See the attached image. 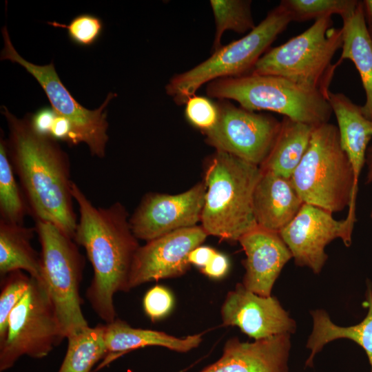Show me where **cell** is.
Returning <instances> with one entry per match:
<instances>
[{
    "label": "cell",
    "instance_id": "1",
    "mask_svg": "<svg viewBox=\"0 0 372 372\" xmlns=\"http://www.w3.org/2000/svg\"><path fill=\"white\" fill-rule=\"evenodd\" d=\"M8 128L6 150L35 220L50 222L73 238L77 215L74 210L68 154L57 141L38 133L29 113L19 118L1 106Z\"/></svg>",
    "mask_w": 372,
    "mask_h": 372
},
{
    "label": "cell",
    "instance_id": "10",
    "mask_svg": "<svg viewBox=\"0 0 372 372\" xmlns=\"http://www.w3.org/2000/svg\"><path fill=\"white\" fill-rule=\"evenodd\" d=\"M3 48L1 60L18 63L25 69L44 90L51 107L55 112L69 120L76 145L84 143L90 154L99 158L105 156L107 135V113L105 110L110 101L117 96L109 92L105 100L97 109L90 110L82 106L65 87L59 79L53 62L38 65L23 59L16 50L10 38L6 26L1 30Z\"/></svg>",
    "mask_w": 372,
    "mask_h": 372
},
{
    "label": "cell",
    "instance_id": "33",
    "mask_svg": "<svg viewBox=\"0 0 372 372\" xmlns=\"http://www.w3.org/2000/svg\"><path fill=\"white\" fill-rule=\"evenodd\" d=\"M57 113L52 107H42L34 114L29 113L33 128L39 134L50 136V131Z\"/></svg>",
    "mask_w": 372,
    "mask_h": 372
},
{
    "label": "cell",
    "instance_id": "18",
    "mask_svg": "<svg viewBox=\"0 0 372 372\" xmlns=\"http://www.w3.org/2000/svg\"><path fill=\"white\" fill-rule=\"evenodd\" d=\"M261 172L253 196L254 217L259 228L279 234L304 203L291 178Z\"/></svg>",
    "mask_w": 372,
    "mask_h": 372
},
{
    "label": "cell",
    "instance_id": "23",
    "mask_svg": "<svg viewBox=\"0 0 372 372\" xmlns=\"http://www.w3.org/2000/svg\"><path fill=\"white\" fill-rule=\"evenodd\" d=\"M314 128L284 116L273 145L259 167L261 171L291 178L309 147Z\"/></svg>",
    "mask_w": 372,
    "mask_h": 372
},
{
    "label": "cell",
    "instance_id": "27",
    "mask_svg": "<svg viewBox=\"0 0 372 372\" xmlns=\"http://www.w3.org/2000/svg\"><path fill=\"white\" fill-rule=\"evenodd\" d=\"M250 0H211L216 32L212 52L220 48L221 38L227 30L239 34L250 32L255 27Z\"/></svg>",
    "mask_w": 372,
    "mask_h": 372
},
{
    "label": "cell",
    "instance_id": "2",
    "mask_svg": "<svg viewBox=\"0 0 372 372\" xmlns=\"http://www.w3.org/2000/svg\"><path fill=\"white\" fill-rule=\"evenodd\" d=\"M72 194L79 211L73 240L85 249L94 271L86 297L96 314L108 324L116 319L114 295L130 291V269L140 247L138 238L120 202L96 207L74 181Z\"/></svg>",
    "mask_w": 372,
    "mask_h": 372
},
{
    "label": "cell",
    "instance_id": "30",
    "mask_svg": "<svg viewBox=\"0 0 372 372\" xmlns=\"http://www.w3.org/2000/svg\"><path fill=\"white\" fill-rule=\"evenodd\" d=\"M48 23L55 28L67 30L70 40L74 44L89 47L94 45L101 37L103 30V22L92 14L83 13L74 17L69 24L52 21Z\"/></svg>",
    "mask_w": 372,
    "mask_h": 372
},
{
    "label": "cell",
    "instance_id": "6",
    "mask_svg": "<svg viewBox=\"0 0 372 372\" xmlns=\"http://www.w3.org/2000/svg\"><path fill=\"white\" fill-rule=\"evenodd\" d=\"M332 17L314 21L309 28L284 43L270 48L251 73L278 76L317 90L327 98L335 69L336 52L342 48V28H334Z\"/></svg>",
    "mask_w": 372,
    "mask_h": 372
},
{
    "label": "cell",
    "instance_id": "38",
    "mask_svg": "<svg viewBox=\"0 0 372 372\" xmlns=\"http://www.w3.org/2000/svg\"><path fill=\"white\" fill-rule=\"evenodd\" d=\"M366 183L372 182V145L368 148L366 157Z\"/></svg>",
    "mask_w": 372,
    "mask_h": 372
},
{
    "label": "cell",
    "instance_id": "28",
    "mask_svg": "<svg viewBox=\"0 0 372 372\" xmlns=\"http://www.w3.org/2000/svg\"><path fill=\"white\" fill-rule=\"evenodd\" d=\"M358 0H282L281 3L288 12L291 21L304 22L332 17H341L352 10Z\"/></svg>",
    "mask_w": 372,
    "mask_h": 372
},
{
    "label": "cell",
    "instance_id": "12",
    "mask_svg": "<svg viewBox=\"0 0 372 372\" xmlns=\"http://www.w3.org/2000/svg\"><path fill=\"white\" fill-rule=\"evenodd\" d=\"M354 224L347 218L335 220L332 214L303 203L294 218L279 233L289 249L296 265L307 267L318 274L328 256L326 246L340 238L345 246L351 244Z\"/></svg>",
    "mask_w": 372,
    "mask_h": 372
},
{
    "label": "cell",
    "instance_id": "3",
    "mask_svg": "<svg viewBox=\"0 0 372 372\" xmlns=\"http://www.w3.org/2000/svg\"><path fill=\"white\" fill-rule=\"evenodd\" d=\"M260 168L229 153L216 150L205 174L206 194L201 214L208 235L231 241L258 228L253 196Z\"/></svg>",
    "mask_w": 372,
    "mask_h": 372
},
{
    "label": "cell",
    "instance_id": "7",
    "mask_svg": "<svg viewBox=\"0 0 372 372\" xmlns=\"http://www.w3.org/2000/svg\"><path fill=\"white\" fill-rule=\"evenodd\" d=\"M291 22L289 13L279 3L245 36L221 46L194 68L174 74L165 86L166 93L177 105H185L205 83L251 73L258 60Z\"/></svg>",
    "mask_w": 372,
    "mask_h": 372
},
{
    "label": "cell",
    "instance_id": "13",
    "mask_svg": "<svg viewBox=\"0 0 372 372\" xmlns=\"http://www.w3.org/2000/svg\"><path fill=\"white\" fill-rule=\"evenodd\" d=\"M205 194V182L178 194H147L130 218L133 234L138 239L148 242L196 226L201 219Z\"/></svg>",
    "mask_w": 372,
    "mask_h": 372
},
{
    "label": "cell",
    "instance_id": "21",
    "mask_svg": "<svg viewBox=\"0 0 372 372\" xmlns=\"http://www.w3.org/2000/svg\"><path fill=\"white\" fill-rule=\"evenodd\" d=\"M342 19V45L339 61L348 59L355 66L366 96L362 111L372 121V41L366 30L362 1Z\"/></svg>",
    "mask_w": 372,
    "mask_h": 372
},
{
    "label": "cell",
    "instance_id": "15",
    "mask_svg": "<svg viewBox=\"0 0 372 372\" xmlns=\"http://www.w3.org/2000/svg\"><path fill=\"white\" fill-rule=\"evenodd\" d=\"M225 326L238 327L255 340L295 332L296 324L276 297H264L242 283L229 291L221 307Z\"/></svg>",
    "mask_w": 372,
    "mask_h": 372
},
{
    "label": "cell",
    "instance_id": "19",
    "mask_svg": "<svg viewBox=\"0 0 372 372\" xmlns=\"http://www.w3.org/2000/svg\"><path fill=\"white\" fill-rule=\"evenodd\" d=\"M327 100L335 116L340 144L351 165L355 188L358 191L360 176L372 138V121L364 115L360 105L343 93L329 91Z\"/></svg>",
    "mask_w": 372,
    "mask_h": 372
},
{
    "label": "cell",
    "instance_id": "5",
    "mask_svg": "<svg viewBox=\"0 0 372 372\" xmlns=\"http://www.w3.org/2000/svg\"><path fill=\"white\" fill-rule=\"evenodd\" d=\"M206 93L251 111L273 112L315 127L329 123L333 113L322 93L278 76L250 73L218 79L207 83Z\"/></svg>",
    "mask_w": 372,
    "mask_h": 372
},
{
    "label": "cell",
    "instance_id": "22",
    "mask_svg": "<svg viewBox=\"0 0 372 372\" xmlns=\"http://www.w3.org/2000/svg\"><path fill=\"white\" fill-rule=\"evenodd\" d=\"M365 305L368 308L366 317L358 324L349 327H340L334 324L328 313L322 309L312 311L313 329L307 348L311 353L305 366L312 367L313 359L327 343L340 338H347L360 345L366 353L372 372V287L368 285Z\"/></svg>",
    "mask_w": 372,
    "mask_h": 372
},
{
    "label": "cell",
    "instance_id": "20",
    "mask_svg": "<svg viewBox=\"0 0 372 372\" xmlns=\"http://www.w3.org/2000/svg\"><path fill=\"white\" fill-rule=\"evenodd\" d=\"M104 339L107 353L99 368L139 348L156 346L187 353L198 347L203 341L201 333L177 338L163 331L134 328L121 319L105 324Z\"/></svg>",
    "mask_w": 372,
    "mask_h": 372
},
{
    "label": "cell",
    "instance_id": "34",
    "mask_svg": "<svg viewBox=\"0 0 372 372\" xmlns=\"http://www.w3.org/2000/svg\"><path fill=\"white\" fill-rule=\"evenodd\" d=\"M50 136L59 141L67 143L69 145H76L70 122L65 117L57 114L52 125Z\"/></svg>",
    "mask_w": 372,
    "mask_h": 372
},
{
    "label": "cell",
    "instance_id": "35",
    "mask_svg": "<svg viewBox=\"0 0 372 372\" xmlns=\"http://www.w3.org/2000/svg\"><path fill=\"white\" fill-rule=\"evenodd\" d=\"M229 268L227 257L216 251L207 265L201 269V271L211 278L219 279L227 274Z\"/></svg>",
    "mask_w": 372,
    "mask_h": 372
},
{
    "label": "cell",
    "instance_id": "31",
    "mask_svg": "<svg viewBox=\"0 0 372 372\" xmlns=\"http://www.w3.org/2000/svg\"><path fill=\"white\" fill-rule=\"evenodd\" d=\"M185 114L192 125L204 132L216 123L218 110L216 103L209 99L194 95L185 103Z\"/></svg>",
    "mask_w": 372,
    "mask_h": 372
},
{
    "label": "cell",
    "instance_id": "25",
    "mask_svg": "<svg viewBox=\"0 0 372 372\" xmlns=\"http://www.w3.org/2000/svg\"><path fill=\"white\" fill-rule=\"evenodd\" d=\"M105 324L87 327L67 337L68 347L58 372H91L107 353Z\"/></svg>",
    "mask_w": 372,
    "mask_h": 372
},
{
    "label": "cell",
    "instance_id": "37",
    "mask_svg": "<svg viewBox=\"0 0 372 372\" xmlns=\"http://www.w3.org/2000/svg\"><path fill=\"white\" fill-rule=\"evenodd\" d=\"M366 28L372 41V0L362 1Z\"/></svg>",
    "mask_w": 372,
    "mask_h": 372
},
{
    "label": "cell",
    "instance_id": "14",
    "mask_svg": "<svg viewBox=\"0 0 372 372\" xmlns=\"http://www.w3.org/2000/svg\"><path fill=\"white\" fill-rule=\"evenodd\" d=\"M209 236L202 226L180 229L147 242L136 251L132 264L130 290L160 279L184 275L189 253Z\"/></svg>",
    "mask_w": 372,
    "mask_h": 372
},
{
    "label": "cell",
    "instance_id": "36",
    "mask_svg": "<svg viewBox=\"0 0 372 372\" xmlns=\"http://www.w3.org/2000/svg\"><path fill=\"white\" fill-rule=\"evenodd\" d=\"M216 252L211 247L200 245L189 253L188 261L190 265L197 266L201 269L207 265Z\"/></svg>",
    "mask_w": 372,
    "mask_h": 372
},
{
    "label": "cell",
    "instance_id": "17",
    "mask_svg": "<svg viewBox=\"0 0 372 372\" xmlns=\"http://www.w3.org/2000/svg\"><path fill=\"white\" fill-rule=\"evenodd\" d=\"M290 335L280 334L253 342L228 340L223 354L200 372H289Z\"/></svg>",
    "mask_w": 372,
    "mask_h": 372
},
{
    "label": "cell",
    "instance_id": "9",
    "mask_svg": "<svg viewBox=\"0 0 372 372\" xmlns=\"http://www.w3.org/2000/svg\"><path fill=\"white\" fill-rule=\"evenodd\" d=\"M55 307L43 280L31 277L29 288L12 311L0 343V371L23 356L41 359L65 339Z\"/></svg>",
    "mask_w": 372,
    "mask_h": 372
},
{
    "label": "cell",
    "instance_id": "39",
    "mask_svg": "<svg viewBox=\"0 0 372 372\" xmlns=\"http://www.w3.org/2000/svg\"><path fill=\"white\" fill-rule=\"evenodd\" d=\"M370 216L372 218V209H371V214H370Z\"/></svg>",
    "mask_w": 372,
    "mask_h": 372
},
{
    "label": "cell",
    "instance_id": "8",
    "mask_svg": "<svg viewBox=\"0 0 372 372\" xmlns=\"http://www.w3.org/2000/svg\"><path fill=\"white\" fill-rule=\"evenodd\" d=\"M45 282L65 338L87 327L79 294L85 259L77 244L56 225L35 220Z\"/></svg>",
    "mask_w": 372,
    "mask_h": 372
},
{
    "label": "cell",
    "instance_id": "29",
    "mask_svg": "<svg viewBox=\"0 0 372 372\" xmlns=\"http://www.w3.org/2000/svg\"><path fill=\"white\" fill-rule=\"evenodd\" d=\"M0 293V343L6 335L9 316L28 291L31 276L23 271H14L3 277Z\"/></svg>",
    "mask_w": 372,
    "mask_h": 372
},
{
    "label": "cell",
    "instance_id": "4",
    "mask_svg": "<svg viewBox=\"0 0 372 372\" xmlns=\"http://www.w3.org/2000/svg\"><path fill=\"white\" fill-rule=\"evenodd\" d=\"M291 180L304 203L331 214L348 206L347 218L355 223L358 191L337 126L326 123L315 127L309 147Z\"/></svg>",
    "mask_w": 372,
    "mask_h": 372
},
{
    "label": "cell",
    "instance_id": "16",
    "mask_svg": "<svg viewBox=\"0 0 372 372\" xmlns=\"http://www.w3.org/2000/svg\"><path fill=\"white\" fill-rule=\"evenodd\" d=\"M238 242L245 253L242 284L249 291L271 296L273 286L292 254L276 232L261 228L247 233Z\"/></svg>",
    "mask_w": 372,
    "mask_h": 372
},
{
    "label": "cell",
    "instance_id": "32",
    "mask_svg": "<svg viewBox=\"0 0 372 372\" xmlns=\"http://www.w3.org/2000/svg\"><path fill=\"white\" fill-rule=\"evenodd\" d=\"M174 306V297L171 291L161 285L149 289L143 298V308L147 316L156 321L165 318Z\"/></svg>",
    "mask_w": 372,
    "mask_h": 372
},
{
    "label": "cell",
    "instance_id": "26",
    "mask_svg": "<svg viewBox=\"0 0 372 372\" xmlns=\"http://www.w3.org/2000/svg\"><path fill=\"white\" fill-rule=\"evenodd\" d=\"M9 160L6 138L0 136V220L8 224L23 225L30 210L21 186Z\"/></svg>",
    "mask_w": 372,
    "mask_h": 372
},
{
    "label": "cell",
    "instance_id": "24",
    "mask_svg": "<svg viewBox=\"0 0 372 372\" xmlns=\"http://www.w3.org/2000/svg\"><path fill=\"white\" fill-rule=\"evenodd\" d=\"M34 227L8 224L0 220V274L24 271L31 277L43 280L40 254L32 245Z\"/></svg>",
    "mask_w": 372,
    "mask_h": 372
},
{
    "label": "cell",
    "instance_id": "11",
    "mask_svg": "<svg viewBox=\"0 0 372 372\" xmlns=\"http://www.w3.org/2000/svg\"><path fill=\"white\" fill-rule=\"evenodd\" d=\"M215 125L204 132L207 143L216 148L260 167L270 152L281 121L268 114L237 107L229 100L216 102Z\"/></svg>",
    "mask_w": 372,
    "mask_h": 372
}]
</instances>
